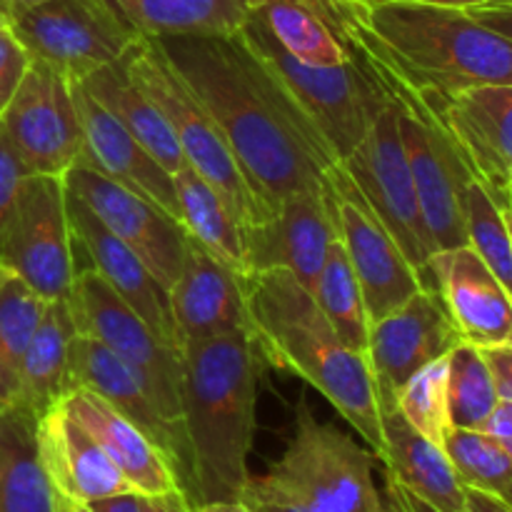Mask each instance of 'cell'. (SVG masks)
<instances>
[{
    "label": "cell",
    "instance_id": "obj_6",
    "mask_svg": "<svg viewBox=\"0 0 512 512\" xmlns=\"http://www.w3.org/2000/svg\"><path fill=\"white\" fill-rule=\"evenodd\" d=\"M373 465V450L335 425L320 423L308 400L300 398L288 448L268 473L250 475L248 485L305 512H385Z\"/></svg>",
    "mask_w": 512,
    "mask_h": 512
},
{
    "label": "cell",
    "instance_id": "obj_49",
    "mask_svg": "<svg viewBox=\"0 0 512 512\" xmlns=\"http://www.w3.org/2000/svg\"><path fill=\"white\" fill-rule=\"evenodd\" d=\"M48 0H0V10L5 13V18H15V15L25 13V10L35 8V5H43Z\"/></svg>",
    "mask_w": 512,
    "mask_h": 512
},
{
    "label": "cell",
    "instance_id": "obj_14",
    "mask_svg": "<svg viewBox=\"0 0 512 512\" xmlns=\"http://www.w3.org/2000/svg\"><path fill=\"white\" fill-rule=\"evenodd\" d=\"M63 180L68 193L78 198L120 243L128 245L165 290L175 283L188 245V230L180 220L120 188L85 160H78Z\"/></svg>",
    "mask_w": 512,
    "mask_h": 512
},
{
    "label": "cell",
    "instance_id": "obj_22",
    "mask_svg": "<svg viewBox=\"0 0 512 512\" xmlns=\"http://www.w3.org/2000/svg\"><path fill=\"white\" fill-rule=\"evenodd\" d=\"M68 190V188H65ZM68 215L73 228L75 245L88 260V268L95 270L145 323L153 333L168 345L178 348L175 338L173 313H170L168 290L158 283L148 265L133 253L125 243H120L78 198L68 193ZM180 350V348H178Z\"/></svg>",
    "mask_w": 512,
    "mask_h": 512
},
{
    "label": "cell",
    "instance_id": "obj_15",
    "mask_svg": "<svg viewBox=\"0 0 512 512\" xmlns=\"http://www.w3.org/2000/svg\"><path fill=\"white\" fill-rule=\"evenodd\" d=\"M463 343L433 290H418L408 303L370 323L368 358L378 390V403H395L398 390L433 360L445 358Z\"/></svg>",
    "mask_w": 512,
    "mask_h": 512
},
{
    "label": "cell",
    "instance_id": "obj_50",
    "mask_svg": "<svg viewBox=\"0 0 512 512\" xmlns=\"http://www.w3.org/2000/svg\"><path fill=\"white\" fill-rule=\"evenodd\" d=\"M403 3H425V5H448V8H475V5L503 3V0H403Z\"/></svg>",
    "mask_w": 512,
    "mask_h": 512
},
{
    "label": "cell",
    "instance_id": "obj_9",
    "mask_svg": "<svg viewBox=\"0 0 512 512\" xmlns=\"http://www.w3.org/2000/svg\"><path fill=\"white\" fill-rule=\"evenodd\" d=\"M68 305L78 335L103 343L138 373L158 413L188 448L180 403V350L160 340L95 270H78Z\"/></svg>",
    "mask_w": 512,
    "mask_h": 512
},
{
    "label": "cell",
    "instance_id": "obj_52",
    "mask_svg": "<svg viewBox=\"0 0 512 512\" xmlns=\"http://www.w3.org/2000/svg\"><path fill=\"white\" fill-rule=\"evenodd\" d=\"M500 205H503V213H505V220H508V228H510V238H512V188L505 193V198L500 200Z\"/></svg>",
    "mask_w": 512,
    "mask_h": 512
},
{
    "label": "cell",
    "instance_id": "obj_3",
    "mask_svg": "<svg viewBox=\"0 0 512 512\" xmlns=\"http://www.w3.org/2000/svg\"><path fill=\"white\" fill-rule=\"evenodd\" d=\"M240 280L250 330L265 363L298 375L318 390L378 458L383 450V420L365 353L340 340L310 290L288 270H263Z\"/></svg>",
    "mask_w": 512,
    "mask_h": 512
},
{
    "label": "cell",
    "instance_id": "obj_16",
    "mask_svg": "<svg viewBox=\"0 0 512 512\" xmlns=\"http://www.w3.org/2000/svg\"><path fill=\"white\" fill-rule=\"evenodd\" d=\"M335 238L338 228L330 185L285 195L275 203L273 215L265 223L245 228L248 275L288 270L310 290Z\"/></svg>",
    "mask_w": 512,
    "mask_h": 512
},
{
    "label": "cell",
    "instance_id": "obj_7",
    "mask_svg": "<svg viewBox=\"0 0 512 512\" xmlns=\"http://www.w3.org/2000/svg\"><path fill=\"white\" fill-rule=\"evenodd\" d=\"M120 63L130 80L155 100L173 125L185 163L223 195L240 225L250 228L265 223L275 208L250 183L218 123L180 80L158 40L143 38Z\"/></svg>",
    "mask_w": 512,
    "mask_h": 512
},
{
    "label": "cell",
    "instance_id": "obj_2",
    "mask_svg": "<svg viewBox=\"0 0 512 512\" xmlns=\"http://www.w3.org/2000/svg\"><path fill=\"white\" fill-rule=\"evenodd\" d=\"M263 365L250 330L180 345V403L193 508L238 500L248 485Z\"/></svg>",
    "mask_w": 512,
    "mask_h": 512
},
{
    "label": "cell",
    "instance_id": "obj_38",
    "mask_svg": "<svg viewBox=\"0 0 512 512\" xmlns=\"http://www.w3.org/2000/svg\"><path fill=\"white\" fill-rule=\"evenodd\" d=\"M30 63H33V58L25 50V45L15 38L10 25H3L0 28V115L23 83Z\"/></svg>",
    "mask_w": 512,
    "mask_h": 512
},
{
    "label": "cell",
    "instance_id": "obj_23",
    "mask_svg": "<svg viewBox=\"0 0 512 512\" xmlns=\"http://www.w3.org/2000/svg\"><path fill=\"white\" fill-rule=\"evenodd\" d=\"M65 413L88 430L130 485L143 495L180 490L178 475L163 450L108 400L85 388H73L58 400Z\"/></svg>",
    "mask_w": 512,
    "mask_h": 512
},
{
    "label": "cell",
    "instance_id": "obj_12",
    "mask_svg": "<svg viewBox=\"0 0 512 512\" xmlns=\"http://www.w3.org/2000/svg\"><path fill=\"white\" fill-rule=\"evenodd\" d=\"M0 128L28 175L65 178L83 158V128L73 100V83L50 65L33 60L13 100L0 115Z\"/></svg>",
    "mask_w": 512,
    "mask_h": 512
},
{
    "label": "cell",
    "instance_id": "obj_21",
    "mask_svg": "<svg viewBox=\"0 0 512 512\" xmlns=\"http://www.w3.org/2000/svg\"><path fill=\"white\" fill-rule=\"evenodd\" d=\"M73 100L83 128V158L98 173L120 188L158 205L170 218L180 220V203L173 175L88 93L73 83Z\"/></svg>",
    "mask_w": 512,
    "mask_h": 512
},
{
    "label": "cell",
    "instance_id": "obj_26",
    "mask_svg": "<svg viewBox=\"0 0 512 512\" xmlns=\"http://www.w3.org/2000/svg\"><path fill=\"white\" fill-rule=\"evenodd\" d=\"M38 415L10 400L0 405V512H58V490L40 453Z\"/></svg>",
    "mask_w": 512,
    "mask_h": 512
},
{
    "label": "cell",
    "instance_id": "obj_51",
    "mask_svg": "<svg viewBox=\"0 0 512 512\" xmlns=\"http://www.w3.org/2000/svg\"><path fill=\"white\" fill-rule=\"evenodd\" d=\"M58 512H93L85 503H75V500L60 498L58 500Z\"/></svg>",
    "mask_w": 512,
    "mask_h": 512
},
{
    "label": "cell",
    "instance_id": "obj_29",
    "mask_svg": "<svg viewBox=\"0 0 512 512\" xmlns=\"http://www.w3.org/2000/svg\"><path fill=\"white\" fill-rule=\"evenodd\" d=\"M78 335L68 300H53L45 308L18 373L15 398L35 415H45L70 390V340Z\"/></svg>",
    "mask_w": 512,
    "mask_h": 512
},
{
    "label": "cell",
    "instance_id": "obj_24",
    "mask_svg": "<svg viewBox=\"0 0 512 512\" xmlns=\"http://www.w3.org/2000/svg\"><path fill=\"white\" fill-rule=\"evenodd\" d=\"M38 435L45 470L60 498L88 505L93 500L135 490L118 465L105 455L98 440L80 428L60 403L40 415Z\"/></svg>",
    "mask_w": 512,
    "mask_h": 512
},
{
    "label": "cell",
    "instance_id": "obj_37",
    "mask_svg": "<svg viewBox=\"0 0 512 512\" xmlns=\"http://www.w3.org/2000/svg\"><path fill=\"white\" fill-rule=\"evenodd\" d=\"M400 415L433 443L443 445L453 428L448 415V355L420 368L395 395Z\"/></svg>",
    "mask_w": 512,
    "mask_h": 512
},
{
    "label": "cell",
    "instance_id": "obj_5",
    "mask_svg": "<svg viewBox=\"0 0 512 512\" xmlns=\"http://www.w3.org/2000/svg\"><path fill=\"white\" fill-rule=\"evenodd\" d=\"M255 63L263 68L303 128L343 163L355 145L373 128L380 110L388 105L373 75L350 55L345 65L318 68L295 58L270 35L255 15L238 33Z\"/></svg>",
    "mask_w": 512,
    "mask_h": 512
},
{
    "label": "cell",
    "instance_id": "obj_1",
    "mask_svg": "<svg viewBox=\"0 0 512 512\" xmlns=\"http://www.w3.org/2000/svg\"><path fill=\"white\" fill-rule=\"evenodd\" d=\"M155 40L273 208L285 195L328 185L338 163L295 118L238 35Z\"/></svg>",
    "mask_w": 512,
    "mask_h": 512
},
{
    "label": "cell",
    "instance_id": "obj_28",
    "mask_svg": "<svg viewBox=\"0 0 512 512\" xmlns=\"http://www.w3.org/2000/svg\"><path fill=\"white\" fill-rule=\"evenodd\" d=\"M85 90L168 170L170 175L178 173L185 165L183 150L175 138L173 125L163 115V110L155 105L153 98L143 93L138 85L125 73L123 63L108 65L98 70L90 78H85Z\"/></svg>",
    "mask_w": 512,
    "mask_h": 512
},
{
    "label": "cell",
    "instance_id": "obj_11",
    "mask_svg": "<svg viewBox=\"0 0 512 512\" xmlns=\"http://www.w3.org/2000/svg\"><path fill=\"white\" fill-rule=\"evenodd\" d=\"M340 165L358 185L375 218L383 223L390 238L418 270L423 288L430 290L428 263L435 255V248L423 220L408 158L400 143L398 115L393 105L388 103L380 110L368 135Z\"/></svg>",
    "mask_w": 512,
    "mask_h": 512
},
{
    "label": "cell",
    "instance_id": "obj_45",
    "mask_svg": "<svg viewBox=\"0 0 512 512\" xmlns=\"http://www.w3.org/2000/svg\"><path fill=\"white\" fill-rule=\"evenodd\" d=\"M240 500H245V503L253 508V512H305V510H300L298 505L288 503V500H280V498H275V495L260 493V490H255L253 485H245Z\"/></svg>",
    "mask_w": 512,
    "mask_h": 512
},
{
    "label": "cell",
    "instance_id": "obj_18",
    "mask_svg": "<svg viewBox=\"0 0 512 512\" xmlns=\"http://www.w3.org/2000/svg\"><path fill=\"white\" fill-rule=\"evenodd\" d=\"M430 290L438 293L463 343L475 348L512 343V295L470 245L430 258Z\"/></svg>",
    "mask_w": 512,
    "mask_h": 512
},
{
    "label": "cell",
    "instance_id": "obj_13",
    "mask_svg": "<svg viewBox=\"0 0 512 512\" xmlns=\"http://www.w3.org/2000/svg\"><path fill=\"white\" fill-rule=\"evenodd\" d=\"M328 185L333 193L338 240L353 265L373 323L408 303L423 290V283L340 163L328 173Z\"/></svg>",
    "mask_w": 512,
    "mask_h": 512
},
{
    "label": "cell",
    "instance_id": "obj_8",
    "mask_svg": "<svg viewBox=\"0 0 512 512\" xmlns=\"http://www.w3.org/2000/svg\"><path fill=\"white\" fill-rule=\"evenodd\" d=\"M30 58L70 83L120 63L145 38L115 0H48L8 20Z\"/></svg>",
    "mask_w": 512,
    "mask_h": 512
},
{
    "label": "cell",
    "instance_id": "obj_41",
    "mask_svg": "<svg viewBox=\"0 0 512 512\" xmlns=\"http://www.w3.org/2000/svg\"><path fill=\"white\" fill-rule=\"evenodd\" d=\"M480 430H483L485 435H490L512 460V403H508V400H498V405H495L493 413L488 415V420H485Z\"/></svg>",
    "mask_w": 512,
    "mask_h": 512
},
{
    "label": "cell",
    "instance_id": "obj_53",
    "mask_svg": "<svg viewBox=\"0 0 512 512\" xmlns=\"http://www.w3.org/2000/svg\"><path fill=\"white\" fill-rule=\"evenodd\" d=\"M383 498H385V495H383ZM385 512H398V510H395V505L390 503L388 498H385Z\"/></svg>",
    "mask_w": 512,
    "mask_h": 512
},
{
    "label": "cell",
    "instance_id": "obj_40",
    "mask_svg": "<svg viewBox=\"0 0 512 512\" xmlns=\"http://www.w3.org/2000/svg\"><path fill=\"white\" fill-rule=\"evenodd\" d=\"M480 350H483L485 363H488L490 373H493L498 398L512 403V343L493 345V348H480Z\"/></svg>",
    "mask_w": 512,
    "mask_h": 512
},
{
    "label": "cell",
    "instance_id": "obj_33",
    "mask_svg": "<svg viewBox=\"0 0 512 512\" xmlns=\"http://www.w3.org/2000/svg\"><path fill=\"white\" fill-rule=\"evenodd\" d=\"M45 308L48 300L5 268L0 275V405L15 398L20 363Z\"/></svg>",
    "mask_w": 512,
    "mask_h": 512
},
{
    "label": "cell",
    "instance_id": "obj_27",
    "mask_svg": "<svg viewBox=\"0 0 512 512\" xmlns=\"http://www.w3.org/2000/svg\"><path fill=\"white\" fill-rule=\"evenodd\" d=\"M248 8L295 58L318 68H335L350 60L330 0H248Z\"/></svg>",
    "mask_w": 512,
    "mask_h": 512
},
{
    "label": "cell",
    "instance_id": "obj_10",
    "mask_svg": "<svg viewBox=\"0 0 512 512\" xmlns=\"http://www.w3.org/2000/svg\"><path fill=\"white\" fill-rule=\"evenodd\" d=\"M68 215V190L58 175H25L0 240V265L43 300H68L78 255Z\"/></svg>",
    "mask_w": 512,
    "mask_h": 512
},
{
    "label": "cell",
    "instance_id": "obj_36",
    "mask_svg": "<svg viewBox=\"0 0 512 512\" xmlns=\"http://www.w3.org/2000/svg\"><path fill=\"white\" fill-rule=\"evenodd\" d=\"M468 245L485 260L512 295V238L503 205L480 180L470 178L460 193Z\"/></svg>",
    "mask_w": 512,
    "mask_h": 512
},
{
    "label": "cell",
    "instance_id": "obj_55",
    "mask_svg": "<svg viewBox=\"0 0 512 512\" xmlns=\"http://www.w3.org/2000/svg\"><path fill=\"white\" fill-rule=\"evenodd\" d=\"M5 273V268H3V265H0V275H3Z\"/></svg>",
    "mask_w": 512,
    "mask_h": 512
},
{
    "label": "cell",
    "instance_id": "obj_39",
    "mask_svg": "<svg viewBox=\"0 0 512 512\" xmlns=\"http://www.w3.org/2000/svg\"><path fill=\"white\" fill-rule=\"evenodd\" d=\"M25 175H28V170L23 168L20 158L15 155L13 145H10L3 128H0V240H3L5 223H8L15 195H18V188L20 183H23Z\"/></svg>",
    "mask_w": 512,
    "mask_h": 512
},
{
    "label": "cell",
    "instance_id": "obj_32",
    "mask_svg": "<svg viewBox=\"0 0 512 512\" xmlns=\"http://www.w3.org/2000/svg\"><path fill=\"white\" fill-rule=\"evenodd\" d=\"M310 295L325 313V318L338 330L340 340L348 348L365 353L370 335V315L353 265H350L343 243L338 238L330 243L325 263L315 278L313 288H310Z\"/></svg>",
    "mask_w": 512,
    "mask_h": 512
},
{
    "label": "cell",
    "instance_id": "obj_46",
    "mask_svg": "<svg viewBox=\"0 0 512 512\" xmlns=\"http://www.w3.org/2000/svg\"><path fill=\"white\" fill-rule=\"evenodd\" d=\"M148 512H193V505L183 490H170L163 495H148Z\"/></svg>",
    "mask_w": 512,
    "mask_h": 512
},
{
    "label": "cell",
    "instance_id": "obj_4",
    "mask_svg": "<svg viewBox=\"0 0 512 512\" xmlns=\"http://www.w3.org/2000/svg\"><path fill=\"white\" fill-rule=\"evenodd\" d=\"M340 25L373 45L415 88L450 95L512 85V40L465 8L403 0H330Z\"/></svg>",
    "mask_w": 512,
    "mask_h": 512
},
{
    "label": "cell",
    "instance_id": "obj_17",
    "mask_svg": "<svg viewBox=\"0 0 512 512\" xmlns=\"http://www.w3.org/2000/svg\"><path fill=\"white\" fill-rule=\"evenodd\" d=\"M425 95L473 178L500 203L512 188V85H473L450 95Z\"/></svg>",
    "mask_w": 512,
    "mask_h": 512
},
{
    "label": "cell",
    "instance_id": "obj_43",
    "mask_svg": "<svg viewBox=\"0 0 512 512\" xmlns=\"http://www.w3.org/2000/svg\"><path fill=\"white\" fill-rule=\"evenodd\" d=\"M88 508L93 512H148V495L130 490V493L93 500V503H88Z\"/></svg>",
    "mask_w": 512,
    "mask_h": 512
},
{
    "label": "cell",
    "instance_id": "obj_42",
    "mask_svg": "<svg viewBox=\"0 0 512 512\" xmlns=\"http://www.w3.org/2000/svg\"><path fill=\"white\" fill-rule=\"evenodd\" d=\"M465 10H468L478 23H483L485 28L495 30V33L505 35V38L512 40V0L475 5V8H465Z\"/></svg>",
    "mask_w": 512,
    "mask_h": 512
},
{
    "label": "cell",
    "instance_id": "obj_34",
    "mask_svg": "<svg viewBox=\"0 0 512 512\" xmlns=\"http://www.w3.org/2000/svg\"><path fill=\"white\" fill-rule=\"evenodd\" d=\"M443 448L465 488L493 495L512 508V460L490 435L450 428Z\"/></svg>",
    "mask_w": 512,
    "mask_h": 512
},
{
    "label": "cell",
    "instance_id": "obj_54",
    "mask_svg": "<svg viewBox=\"0 0 512 512\" xmlns=\"http://www.w3.org/2000/svg\"><path fill=\"white\" fill-rule=\"evenodd\" d=\"M3 25H8V18H5V13L0 10V28H3Z\"/></svg>",
    "mask_w": 512,
    "mask_h": 512
},
{
    "label": "cell",
    "instance_id": "obj_44",
    "mask_svg": "<svg viewBox=\"0 0 512 512\" xmlns=\"http://www.w3.org/2000/svg\"><path fill=\"white\" fill-rule=\"evenodd\" d=\"M383 495L395 505V510L398 512H440V510H435L433 505H428V503H423L420 498H415L413 493H408V490H405L400 483H395L390 475H385V493Z\"/></svg>",
    "mask_w": 512,
    "mask_h": 512
},
{
    "label": "cell",
    "instance_id": "obj_19",
    "mask_svg": "<svg viewBox=\"0 0 512 512\" xmlns=\"http://www.w3.org/2000/svg\"><path fill=\"white\" fill-rule=\"evenodd\" d=\"M68 380L70 390L85 388L90 393L108 400L115 410L133 420L173 465L178 475L180 490L185 498L190 495V455L183 438L163 420L155 408L153 398L145 390L143 380L125 360H120L113 350L105 348L98 340L88 335H75L70 340L68 355Z\"/></svg>",
    "mask_w": 512,
    "mask_h": 512
},
{
    "label": "cell",
    "instance_id": "obj_20",
    "mask_svg": "<svg viewBox=\"0 0 512 512\" xmlns=\"http://www.w3.org/2000/svg\"><path fill=\"white\" fill-rule=\"evenodd\" d=\"M168 300L178 348L183 343L250 330L243 280L193 235H188L183 268L168 288Z\"/></svg>",
    "mask_w": 512,
    "mask_h": 512
},
{
    "label": "cell",
    "instance_id": "obj_47",
    "mask_svg": "<svg viewBox=\"0 0 512 512\" xmlns=\"http://www.w3.org/2000/svg\"><path fill=\"white\" fill-rule=\"evenodd\" d=\"M465 510L468 512H512L510 505H505L503 500L493 498L488 493H480V490L465 488Z\"/></svg>",
    "mask_w": 512,
    "mask_h": 512
},
{
    "label": "cell",
    "instance_id": "obj_35",
    "mask_svg": "<svg viewBox=\"0 0 512 512\" xmlns=\"http://www.w3.org/2000/svg\"><path fill=\"white\" fill-rule=\"evenodd\" d=\"M493 373L483 350L458 343L448 353V415L453 428L480 430L498 405Z\"/></svg>",
    "mask_w": 512,
    "mask_h": 512
},
{
    "label": "cell",
    "instance_id": "obj_48",
    "mask_svg": "<svg viewBox=\"0 0 512 512\" xmlns=\"http://www.w3.org/2000/svg\"><path fill=\"white\" fill-rule=\"evenodd\" d=\"M193 512H253L245 500H213V503L195 505Z\"/></svg>",
    "mask_w": 512,
    "mask_h": 512
},
{
    "label": "cell",
    "instance_id": "obj_25",
    "mask_svg": "<svg viewBox=\"0 0 512 512\" xmlns=\"http://www.w3.org/2000/svg\"><path fill=\"white\" fill-rule=\"evenodd\" d=\"M383 420V450L378 458L385 463V475L403 485L408 493L433 505L440 512L465 510V485L460 483L443 445L420 435L400 415L398 405H380Z\"/></svg>",
    "mask_w": 512,
    "mask_h": 512
},
{
    "label": "cell",
    "instance_id": "obj_30",
    "mask_svg": "<svg viewBox=\"0 0 512 512\" xmlns=\"http://www.w3.org/2000/svg\"><path fill=\"white\" fill-rule=\"evenodd\" d=\"M145 38H230L250 20L248 0H115Z\"/></svg>",
    "mask_w": 512,
    "mask_h": 512
},
{
    "label": "cell",
    "instance_id": "obj_31",
    "mask_svg": "<svg viewBox=\"0 0 512 512\" xmlns=\"http://www.w3.org/2000/svg\"><path fill=\"white\" fill-rule=\"evenodd\" d=\"M173 183L180 203V223L188 230V235H193L240 278L248 275L245 228L235 218L223 195L208 180L200 178L188 163L173 175Z\"/></svg>",
    "mask_w": 512,
    "mask_h": 512
}]
</instances>
